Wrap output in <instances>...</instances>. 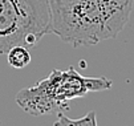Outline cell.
<instances>
[{
	"label": "cell",
	"mask_w": 134,
	"mask_h": 126,
	"mask_svg": "<svg viewBox=\"0 0 134 126\" xmlns=\"http://www.w3.org/2000/svg\"><path fill=\"white\" fill-rule=\"evenodd\" d=\"M8 64L15 69H23L31 62V53L24 45H13L7 52Z\"/></svg>",
	"instance_id": "277c9868"
},
{
	"label": "cell",
	"mask_w": 134,
	"mask_h": 126,
	"mask_svg": "<svg viewBox=\"0 0 134 126\" xmlns=\"http://www.w3.org/2000/svg\"><path fill=\"white\" fill-rule=\"evenodd\" d=\"M56 126H96L97 125V119H96V113L94 112H89L86 116L77 118V119H72L68 118L65 116H63L61 113L59 114V119L54 122Z\"/></svg>",
	"instance_id": "5b68a950"
},
{
	"label": "cell",
	"mask_w": 134,
	"mask_h": 126,
	"mask_svg": "<svg viewBox=\"0 0 134 126\" xmlns=\"http://www.w3.org/2000/svg\"><path fill=\"white\" fill-rule=\"evenodd\" d=\"M113 85L106 77H85L73 66L68 70L53 69L49 76L31 88L19 90L16 104L35 117L56 109H68V102L86 96L89 92L108 90Z\"/></svg>",
	"instance_id": "6da1fadb"
},
{
	"label": "cell",
	"mask_w": 134,
	"mask_h": 126,
	"mask_svg": "<svg viewBox=\"0 0 134 126\" xmlns=\"http://www.w3.org/2000/svg\"><path fill=\"white\" fill-rule=\"evenodd\" d=\"M51 33L74 48L113 39L101 0H48Z\"/></svg>",
	"instance_id": "7a4b0ae2"
},
{
	"label": "cell",
	"mask_w": 134,
	"mask_h": 126,
	"mask_svg": "<svg viewBox=\"0 0 134 126\" xmlns=\"http://www.w3.org/2000/svg\"><path fill=\"white\" fill-rule=\"evenodd\" d=\"M48 33V0H0V55L13 45L35 47Z\"/></svg>",
	"instance_id": "3957f363"
}]
</instances>
